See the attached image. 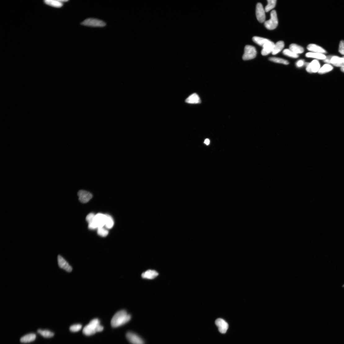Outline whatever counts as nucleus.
<instances>
[{"label": "nucleus", "instance_id": "1", "mask_svg": "<svg viewBox=\"0 0 344 344\" xmlns=\"http://www.w3.org/2000/svg\"><path fill=\"white\" fill-rule=\"evenodd\" d=\"M131 318V315L125 310H121L114 315L111 320V325L116 328L127 323Z\"/></svg>", "mask_w": 344, "mask_h": 344}, {"label": "nucleus", "instance_id": "2", "mask_svg": "<svg viewBox=\"0 0 344 344\" xmlns=\"http://www.w3.org/2000/svg\"><path fill=\"white\" fill-rule=\"evenodd\" d=\"M104 328L100 324V321L98 319H95L91 320L88 324L84 328L83 333L87 336L94 335L97 332H101Z\"/></svg>", "mask_w": 344, "mask_h": 344}, {"label": "nucleus", "instance_id": "3", "mask_svg": "<svg viewBox=\"0 0 344 344\" xmlns=\"http://www.w3.org/2000/svg\"><path fill=\"white\" fill-rule=\"evenodd\" d=\"M278 24V21L276 11L272 10L271 13V18L265 22V26L268 29L273 30L276 29Z\"/></svg>", "mask_w": 344, "mask_h": 344}, {"label": "nucleus", "instance_id": "4", "mask_svg": "<svg viewBox=\"0 0 344 344\" xmlns=\"http://www.w3.org/2000/svg\"><path fill=\"white\" fill-rule=\"evenodd\" d=\"M257 51L255 47L251 45H246L245 48V52L243 56L244 60H248L255 58L257 55Z\"/></svg>", "mask_w": 344, "mask_h": 344}, {"label": "nucleus", "instance_id": "5", "mask_svg": "<svg viewBox=\"0 0 344 344\" xmlns=\"http://www.w3.org/2000/svg\"><path fill=\"white\" fill-rule=\"evenodd\" d=\"M81 24L84 26L91 27H102L106 25V23L99 19L94 18H88L84 20Z\"/></svg>", "mask_w": 344, "mask_h": 344}, {"label": "nucleus", "instance_id": "6", "mask_svg": "<svg viewBox=\"0 0 344 344\" xmlns=\"http://www.w3.org/2000/svg\"><path fill=\"white\" fill-rule=\"evenodd\" d=\"M126 338L132 344H145L143 339L137 335L131 332L127 333Z\"/></svg>", "mask_w": 344, "mask_h": 344}, {"label": "nucleus", "instance_id": "7", "mask_svg": "<svg viewBox=\"0 0 344 344\" xmlns=\"http://www.w3.org/2000/svg\"><path fill=\"white\" fill-rule=\"evenodd\" d=\"M79 201L82 203H86L89 202L93 197L90 192L83 190L79 191L77 193Z\"/></svg>", "mask_w": 344, "mask_h": 344}, {"label": "nucleus", "instance_id": "8", "mask_svg": "<svg viewBox=\"0 0 344 344\" xmlns=\"http://www.w3.org/2000/svg\"><path fill=\"white\" fill-rule=\"evenodd\" d=\"M305 64L307 66L306 70L309 73H316L319 72L320 68V63L317 60H314L310 63H305Z\"/></svg>", "mask_w": 344, "mask_h": 344}, {"label": "nucleus", "instance_id": "9", "mask_svg": "<svg viewBox=\"0 0 344 344\" xmlns=\"http://www.w3.org/2000/svg\"><path fill=\"white\" fill-rule=\"evenodd\" d=\"M265 10L261 3L257 4L256 8V15L257 20L261 23L265 21L266 15Z\"/></svg>", "mask_w": 344, "mask_h": 344}, {"label": "nucleus", "instance_id": "10", "mask_svg": "<svg viewBox=\"0 0 344 344\" xmlns=\"http://www.w3.org/2000/svg\"><path fill=\"white\" fill-rule=\"evenodd\" d=\"M57 261L59 266L60 268L68 272H71L72 271V267L62 256L59 255L57 257Z\"/></svg>", "mask_w": 344, "mask_h": 344}, {"label": "nucleus", "instance_id": "11", "mask_svg": "<svg viewBox=\"0 0 344 344\" xmlns=\"http://www.w3.org/2000/svg\"><path fill=\"white\" fill-rule=\"evenodd\" d=\"M106 219V214L99 213L95 215L94 221L98 228L105 226Z\"/></svg>", "mask_w": 344, "mask_h": 344}, {"label": "nucleus", "instance_id": "12", "mask_svg": "<svg viewBox=\"0 0 344 344\" xmlns=\"http://www.w3.org/2000/svg\"><path fill=\"white\" fill-rule=\"evenodd\" d=\"M215 324L221 333H226L228 329V325L224 320L221 318L215 320Z\"/></svg>", "mask_w": 344, "mask_h": 344}, {"label": "nucleus", "instance_id": "13", "mask_svg": "<svg viewBox=\"0 0 344 344\" xmlns=\"http://www.w3.org/2000/svg\"><path fill=\"white\" fill-rule=\"evenodd\" d=\"M274 45V43L270 40L264 44L261 51L262 55H267L272 52Z\"/></svg>", "mask_w": 344, "mask_h": 344}, {"label": "nucleus", "instance_id": "14", "mask_svg": "<svg viewBox=\"0 0 344 344\" xmlns=\"http://www.w3.org/2000/svg\"><path fill=\"white\" fill-rule=\"evenodd\" d=\"M307 50L314 53L321 54L326 53V51L323 48L315 44H309L307 47Z\"/></svg>", "mask_w": 344, "mask_h": 344}, {"label": "nucleus", "instance_id": "15", "mask_svg": "<svg viewBox=\"0 0 344 344\" xmlns=\"http://www.w3.org/2000/svg\"><path fill=\"white\" fill-rule=\"evenodd\" d=\"M158 275V273L156 271L150 270L143 273L142 276L144 279L152 280L157 277Z\"/></svg>", "mask_w": 344, "mask_h": 344}, {"label": "nucleus", "instance_id": "16", "mask_svg": "<svg viewBox=\"0 0 344 344\" xmlns=\"http://www.w3.org/2000/svg\"><path fill=\"white\" fill-rule=\"evenodd\" d=\"M331 64L337 67H344V58L333 56L331 60Z\"/></svg>", "mask_w": 344, "mask_h": 344}, {"label": "nucleus", "instance_id": "17", "mask_svg": "<svg viewBox=\"0 0 344 344\" xmlns=\"http://www.w3.org/2000/svg\"><path fill=\"white\" fill-rule=\"evenodd\" d=\"M186 102L189 104H197L201 102L200 98L196 94H193L187 98Z\"/></svg>", "mask_w": 344, "mask_h": 344}, {"label": "nucleus", "instance_id": "18", "mask_svg": "<svg viewBox=\"0 0 344 344\" xmlns=\"http://www.w3.org/2000/svg\"><path fill=\"white\" fill-rule=\"evenodd\" d=\"M284 43L282 41H280L275 44L274 46L272 52L273 55H276L280 52L284 47Z\"/></svg>", "mask_w": 344, "mask_h": 344}, {"label": "nucleus", "instance_id": "19", "mask_svg": "<svg viewBox=\"0 0 344 344\" xmlns=\"http://www.w3.org/2000/svg\"><path fill=\"white\" fill-rule=\"evenodd\" d=\"M307 57H311L319 60H324L326 56L324 54L319 53L309 52L306 54Z\"/></svg>", "mask_w": 344, "mask_h": 344}, {"label": "nucleus", "instance_id": "20", "mask_svg": "<svg viewBox=\"0 0 344 344\" xmlns=\"http://www.w3.org/2000/svg\"><path fill=\"white\" fill-rule=\"evenodd\" d=\"M289 49L297 54H302L304 52L303 47L295 44H292L289 46Z\"/></svg>", "mask_w": 344, "mask_h": 344}, {"label": "nucleus", "instance_id": "21", "mask_svg": "<svg viewBox=\"0 0 344 344\" xmlns=\"http://www.w3.org/2000/svg\"><path fill=\"white\" fill-rule=\"evenodd\" d=\"M36 337L35 334L30 333L22 337L20 339V341L22 343L29 342L35 340Z\"/></svg>", "mask_w": 344, "mask_h": 344}, {"label": "nucleus", "instance_id": "22", "mask_svg": "<svg viewBox=\"0 0 344 344\" xmlns=\"http://www.w3.org/2000/svg\"><path fill=\"white\" fill-rule=\"evenodd\" d=\"M44 2L47 5L56 8H60L63 6L59 0H45Z\"/></svg>", "mask_w": 344, "mask_h": 344}, {"label": "nucleus", "instance_id": "23", "mask_svg": "<svg viewBox=\"0 0 344 344\" xmlns=\"http://www.w3.org/2000/svg\"><path fill=\"white\" fill-rule=\"evenodd\" d=\"M106 219L105 227L108 229H111L114 225V221L112 217L109 214H106Z\"/></svg>", "mask_w": 344, "mask_h": 344}, {"label": "nucleus", "instance_id": "24", "mask_svg": "<svg viewBox=\"0 0 344 344\" xmlns=\"http://www.w3.org/2000/svg\"><path fill=\"white\" fill-rule=\"evenodd\" d=\"M252 40L256 44L262 47L264 44L270 40L267 39L258 37H254Z\"/></svg>", "mask_w": 344, "mask_h": 344}, {"label": "nucleus", "instance_id": "25", "mask_svg": "<svg viewBox=\"0 0 344 344\" xmlns=\"http://www.w3.org/2000/svg\"><path fill=\"white\" fill-rule=\"evenodd\" d=\"M333 69V67L330 65L328 64H325L320 69L318 73L320 74H324L331 71Z\"/></svg>", "mask_w": 344, "mask_h": 344}, {"label": "nucleus", "instance_id": "26", "mask_svg": "<svg viewBox=\"0 0 344 344\" xmlns=\"http://www.w3.org/2000/svg\"><path fill=\"white\" fill-rule=\"evenodd\" d=\"M37 332L43 337L46 338L51 337L54 335L53 333L48 330H42L39 329L38 330Z\"/></svg>", "mask_w": 344, "mask_h": 344}, {"label": "nucleus", "instance_id": "27", "mask_svg": "<svg viewBox=\"0 0 344 344\" xmlns=\"http://www.w3.org/2000/svg\"><path fill=\"white\" fill-rule=\"evenodd\" d=\"M268 4L265 8V11L266 12L273 9L276 6V0H268Z\"/></svg>", "mask_w": 344, "mask_h": 344}, {"label": "nucleus", "instance_id": "28", "mask_svg": "<svg viewBox=\"0 0 344 344\" xmlns=\"http://www.w3.org/2000/svg\"><path fill=\"white\" fill-rule=\"evenodd\" d=\"M108 231L104 227H100L97 228V234L101 237H106L108 235Z\"/></svg>", "mask_w": 344, "mask_h": 344}, {"label": "nucleus", "instance_id": "29", "mask_svg": "<svg viewBox=\"0 0 344 344\" xmlns=\"http://www.w3.org/2000/svg\"><path fill=\"white\" fill-rule=\"evenodd\" d=\"M269 60L275 63L282 64L285 65H288L289 64V63L288 61L282 59L277 58V57H270L269 58Z\"/></svg>", "mask_w": 344, "mask_h": 344}, {"label": "nucleus", "instance_id": "30", "mask_svg": "<svg viewBox=\"0 0 344 344\" xmlns=\"http://www.w3.org/2000/svg\"><path fill=\"white\" fill-rule=\"evenodd\" d=\"M283 53L284 55L292 57V58L295 59L299 57V55L294 53L290 49H285L283 51Z\"/></svg>", "mask_w": 344, "mask_h": 344}, {"label": "nucleus", "instance_id": "31", "mask_svg": "<svg viewBox=\"0 0 344 344\" xmlns=\"http://www.w3.org/2000/svg\"><path fill=\"white\" fill-rule=\"evenodd\" d=\"M82 327V326L81 324H75L71 326L70 329L72 332H76L81 329Z\"/></svg>", "mask_w": 344, "mask_h": 344}, {"label": "nucleus", "instance_id": "32", "mask_svg": "<svg viewBox=\"0 0 344 344\" xmlns=\"http://www.w3.org/2000/svg\"><path fill=\"white\" fill-rule=\"evenodd\" d=\"M95 215L93 213L89 214L86 217V220L88 223L94 221Z\"/></svg>", "mask_w": 344, "mask_h": 344}, {"label": "nucleus", "instance_id": "33", "mask_svg": "<svg viewBox=\"0 0 344 344\" xmlns=\"http://www.w3.org/2000/svg\"><path fill=\"white\" fill-rule=\"evenodd\" d=\"M339 51L341 54L344 55V41H341L340 42Z\"/></svg>", "mask_w": 344, "mask_h": 344}, {"label": "nucleus", "instance_id": "34", "mask_svg": "<svg viewBox=\"0 0 344 344\" xmlns=\"http://www.w3.org/2000/svg\"><path fill=\"white\" fill-rule=\"evenodd\" d=\"M333 56L329 55L326 57V58L324 60V62L328 64H331V60Z\"/></svg>", "mask_w": 344, "mask_h": 344}, {"label": "nucleus", "instance_id": "35", "mask_svg": "<svg viewBox=\"0 0 344 344\" xmlns=\"http://www.w3.org/2000/svg\"><path fill=\"white\" fill-rule=\"evenodd\" d=\"M304 64H305L304 61L303 60H300L296 63V65L298 67H300L302 66Z\"/></svg>", "mask_w": 344, "mask_h": 344}, {"label": "nucleus", "instance_id": "36", "mask_svg": "<svg viewBox=\"0 0 344 344\" xmlns=\"http://www.w3.org/2000/svg\"><path fill=\"white\" fill-rule=\"evenodd\" d=\"M204 143L206 145H209L210 143V140L208 139H206L205 140Z\"/></svg>", "mask_w": 344, "mask_h": 344}, {"label": "nucleus", "instance_id": "37", "mask_svg": "<svg viewBox=\"0 0 344 344\" xmlns=\"http://www.w3.org/2000/svg\"><path fill=\"white\" fill-rule=\"evenodd\" d=\"M59 1L60 2H61L62 3H63V2H67L68 1H67V0H59Z\"/></svg>", "mask_w": 344, "mask_h": 344}, {"label": "nucleus", "instance_id": "38", "mask_svg": "<svg viewBox=\"0 0 344 344\" xmlns=\"http://www.w3.org/2000/svg\"><path fill=\"white\" fill-rule=\"evenodd\" d=\"M341 70L342 72L344 73V67L341 68Z\"/></svg>", "mask_w": 344, "mask_h": 344}, {"label": "nucleus", "instance_id": "39", "mask_svg": "<svg viewBox=\"0 0 344 344\" xmlns=\"http://www.w3.org/2000/svg\"><path fill=\"white\" fill-rule=\"evenodd\" d=\"M343 58H344V56H343Z\"/></svg>", "mask_w": 344, "mask_h": 344}, {"label": "nucleus", "instance_id": "40", "mask_svg": "<svg viewBox=\"0 0 344 344\" xmlns=\"http://www.w3.org/2000/svg\"></svg>", "mask_w": 344, "mask_h": 344}]
</instances>
